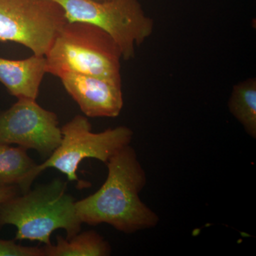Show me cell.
Listing matches in <instances>:
<instances>
[{"mask_svg": "<svg viewBox=\"0 0 256 256\" xmlns=\"http://www.w3.org/2000/svg\"><path fill=\"white\" fill-rule=\"evenodd\" d=\"M106 165L108 174L102 186L94 194L76 202L82 224H107L126 234L156 226L159 217L140 198L146 174L132 146H124Z\"/></svg>", "mask_w": 256, "mask_h": 256, "instance_id": "1", "label": "cell"}, {"mask_svg": "<svg viewBox=\"0 0 256 256\" xmlns=\"http://www.w3.org/2000/svg\"><path fill=\"white\" fill-rule=\"evenodd\" d=\"M0 204V229L6 225L16 228L15 240H30L48 245L50 236L64 229L66 239L80 232L82 222L76 201L60 178L36 186Z\"/></svg>", "mask_w": 256, "mask_h": 256, "instance_id": "2", "label": "cell"}, {"mask_svg": "<svg viewBox=\"0 0 256 256\" xmlns=\"http://www.w3.org/2000/svg\"><path fill=\"white\" fill-rule=\"evenodd\" d=\"M45 57L47 74L58 78L72 72L122 82L119 46L107 32L90 24L67 22Z\"/></svg>", "mask_w": 256, "mask_h": 256, "instance_id": "3", "label": "cell"}, {"mask_svg": "<svg viewBox=\"0 0 256 256\" xmlns=\"http://www.w3.org/2000/svg\"><path fill=\"white\" fill-rule=\"evenodd\" d=\"M68 22H86L107 32L117 44L122 58H134L136 48L151 36L154 21L140 0H56Z\"/></svg>", "mask_w": 256, "mask_h": 256, "instance_id": "4", "label": "cell"}, {"mask_svg": "<svg viewBox=\"0 0 256 256\" xmlns=\"http://www.w3.org/2000/svg\"><path fill=\"white\" fill-rule=\"evenodd\" d=\"M60 129V146L42 164L35 166L30 176L32 183L42 172L54 168L66 175L69 181L78 182L82 188L88 186V183L80 182L77 176L79 164L86 158L98 160L106 164L116 153L129 146L133 134L126 126L92 132L88 120L79 114Z\"/></svg>", "mask_w": 256, "mask_h": 256, "instance_id": "5", "label": "cell"}, {"mask_svg": "<svg viewBox=\"0 0 256 256\" xmlns=\"http://www.w3.org/2000/svg\"><path fill=\"white\" fill-rule=\"evenodd\" d=\"M67 22L56 0H0V42L20 44L45 56Z\"/></svg>", "mask_w": 256, "mask_h": 256, "instance_id": "6", "label": "cell"}, {"mask_svg": "<svg viewBox=\"0 0 256 256\" xmlns=\"http://www.w3.org/2000/svg\"><path fill=\"white\" fill-rule=\"evenodd\" d=\"M58 124L56 114L36 100L18 99L8 110L0 111V143L35 150L48 158L62 141Z\"/></svg>", "mask_w": 256, "mask_h": 256, "instance_id": "7", "label": "cell"}, {"mask_svg": "<svg viewBox=\"0 0 256 256\" xmlns=\"http://www.w3.org/2000/svg\"><path fill=\"white\" fill-rule=\"evenodd\" d=\"M58 78L87 117L116 118L120 114L124 107L122 82L72 72Z\"/></svg>", "mask_w": 256, "mask_h": 256, "instance_id": "8", "label": "cell"}, {"mask_svg": "<svg viewBox=\"0 0 256 256\" xmlns=\"http://www.w3.org/2000/svg\"><path fill=\"white\" fill-rule=\"evenodd\" d=\"M46 74L45 56L33 54L20 60L0 57V82L18 99L36 100Z\"/></svg>", "mask_w": 256, "mask_h": 256, "instance_id": "9", "label": "cell"}, {"mask_svg": "<svg viewBox=\"0 0 256 256\" xmlns=\"http://www.w3.org/2000/svg\"><path fill=\"white\" fill-rule=\"evenodd\" d=\"M36 163L22 146L0 143V186H16L20 193L31 190L32 171Z\"/></svg>", "mask_w": 256, "mask_h": 256, "instance_id": "10", "label": "cell"}, {"mask_svg": "<svg viewBox=\"0 0 256 256\" xmlns=\"http://www.w3.org/2000/svg\"><path fill=\"white\" fill-rule=\"evenodd\" d=\"M42 249L44 256H107L111 252L110 244L94 230L69 239L58 236L55 245H44Z\"/></svg>", "mask_w": 256, "mask_h": 256, "instance_id": "11", "label": "cell"}, {"mask_svg": "<svg viewBox=\"0 0 256 256\" xmlns=\"http://www.w3.org/2000/svg\"><path fill=\"white\" fill-rule=\"evenodd\" d=\"M230 114L248 134L256 138V80L252 78L234 86L228 100Z\"/></svg>", "mask_w": 256, "mask_h": 256, "instance_id": "12", "label": "cell"}, {"mask_svg": "<svg viewBox=\"0 0 256 256\" xmlns=\"http://www.w3.org/2000/svg\"><path fill=\"white\" fill-rule=\"evenodd\" d=\"M0 256H44L42 248L24 246L14 240L0 239Z\"/></svg>", "mask_w": 256, "mask_h": 256, "instance_id": "13", "label": "cell"}, {"mask_svg": "<svg viewBox=\"0 0 256 256\" xmlns=\"http://www.w3.org/2000/svg\"><path fill=\"white\" fill-rule=\"evenodd\" d=\"M20 192L16 186H0V204L20 194Z\"/></svg>", "mask_w": 256, "mask_h": 256, "instance_id": "14", "label": "cell"}, {"mask_svg": "<svg viewBox=\"0 0 256 256\" xmlns=\"http://www.w3.org/2000/svg\"><path fill=\"white\" fill-rule=\"evenodd\" d=\"M96 1L104 2V1H107V0H96Z\"/></svg>", "mask_w": 256, "mask_h": 256, "instance_id": "15", "label": "cell"}]
</instances>
